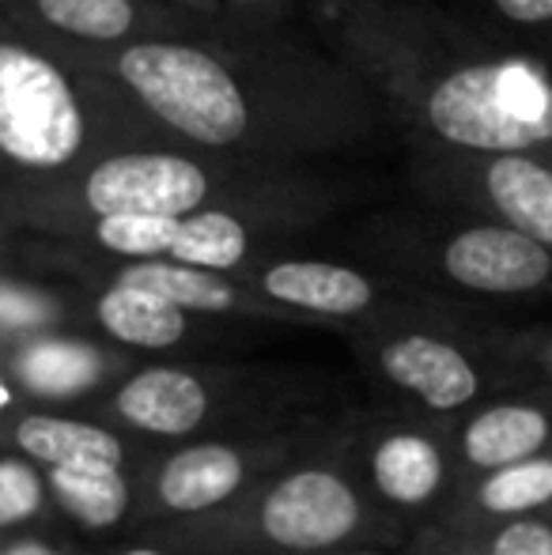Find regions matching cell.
Segmentation results:
<instances>
[{
	"label": "cell",
	"mask_w": 552,
	"mask_h": 555,
	"mask_svg": "<svg viewBox=\"0 0 552 555\" xmlns=\"http://www.w3.org/2000/svg\"><path fill=\"white\" fill-rule=\"evenodd\" d=\"M20 378L35 393H50V397L80 393L84 386H91L99 378V356L88 344H68V340L35 344L23 356Z\"/></svg>",
	"instance_id": "cell-20"
},
{
	"label": "cell",
	"mask_w": 552,
	"mask_h": 555,
	"mask_svg": "<svg viewBox=\"0 0 552 555\" xmlns=\"http://www.w3.org/2000/svg\"><path fill=\"white\" fill-rule=\"evenodd\" d=\"M126 555H163V552H155V548H133V552H126Z\"/></svg>",
	"instance_id": "cell-29"
},
{
	"label": "cell",
	"mask_w": 552,
	"mask_h": 555,
	"mask_svg": "<svg viewBox=\"0 0 552 555\" xmlns=\"http://www.w3.org/2000/svg\"><path fill=\"white\" fill-rule=\"evenodd\" d=\"M46 310L38 302L23 299V295H8L0 292V322H12V325H23V322H38Z\"/></svg>",
	"instance_id": "cell-26"
},
{
	"label": "cell",
	"mask_w": 552,
	"mask_h": 555,
	"mask_svg": "<svg viewBox=\"0 0 552 555\" xmlns=\"http://www.w3.org/2000/svg\"><path fill=\"white\" fill-rule=\"evenodd\" d=\"M50 488L57 503L73 514L80 526L106 529L121 521L129 506V483L121 480V468H103V473H68L53 468Z\"/></svg>",
	"instance_id": "cell-18"
},
{
	"label": "cell",
	"mask_w": 552,
	"mask_h": 555,
	"mask_svg": "<svg viewBox=\"0 0 552 555\" xmlns=\"http://www.w3.org/2000/svg\"><path fill=\"white\" fill-rule=\"evenodd\" d=\"M378 363H383L386 378L394 386L413 393L432 412H462L477 404L480 389H485L480 366L458 344L442 340V336H398L383 348Z\"/></svg>",
	"instance_id": "cell-8"
},
{
	"label": "cell",
	"mask_w": 552,
	"mask_h": 555,
	"mask_svg": "<svg viewBox=\"0 0 552 555\" xmlns=\"http://www.w3.org/2000/svg\"><path fill=\"white\" fill-rule=\"evenodd\" d=\"M118 412L140 431L175 439V435H190L208 416V393L193 374L178 366H152L121 386Z\"/></svg>",
	"instance_id": "cell-9"
},
{
	"label": "cell",
	"mask_w": 552,
	"mask_h": 555,
	"mask_svg": "<svg viewBox=\"0 0 552 555\" xmlns=\"http://www.w3.org/2000/svg\"><path fill=\"white\" fill-rule=\"evenodd\" d=\"M84 114L65 73L27 46H0V152L23 167H65Z\"/></svg>",
	"instance_id": "cell-3"
},
{
	"label": "cell",
	"mask_w": 552,
	"mask_h": 555,
	"mask_svg": "<svg viewBox=\"0 0 552 555\" xmlns=\"http://www.w3.org/2000/svg\"><path fill=\"white\" fill-rule=\"evenodd\" d=\"M266 295L287 302V307L314 310V314H360L371 307L375 292L371 280L352 269H341L330 261H284L261 276Z\"/></svg>",
	"instance_id": "cell-11"
},
{
	"label": "cell",
	"mask_w": 552,
	"mask_h": 555,
	"mask_svg": "<svg viewBox=\"0 0 552 555\" xmlns=\"http://www.w3.org/2000/svg\"><path fill=\"white\" fill-rule=\"evenodd\" d=\"M447 144L496 155H552V73L534 61H473L450 68L424 99Z\"/></svg>",
	"instance_id": "cell-1"
},
{
	"label": "cell",
	"mask_w": 552,
	"mask_h": 555,
	"mask_svg": "<svg viewBox=\"0 0 552 555\" xmlns=\"http://www.w3.org/2000/svg\"><path fill=\"white\" fill-rule=\"evenodd\" d=\"M15 442L27 450V457L46 461L50 468H68V473H103V468H121L126 450L111 431L95 424L61 416H27L15 427Z\"/></svg>",
	"instance_id": "cell-12"
},
{
	"label": "cell",
	"mask_w": 552,
	"mask_h": 555,
	"mask_svg": "<svg viewBox=\"0 0 552 555\" xmlns=\"http://www.w3.org/2000/svg\"><path fill=\"white\" fill-rule=\"evenodd\" d=\"M371 476L383 499L398 506H427L447 483V453L420 431H394L375 446Z\"/></svg>",
	"instance_id": "cell-13"
},
{
	"label": "cell",
	"mask_w": 552,
	"mask_h": 555,
	"mask_svg": "<svg viewBox=\"0 0 552 555\" xmlns=\"http://www.w3.org/2000/svg\"><path fill=\"white\" fill-rule=\"evenodd\" d=\"M118 73L147 111L197 144L223 147L246 132V99L213 53L178 42H144L121 53Z\"/></svg>",
	"instance_id": "cell-2"
},
{
	"label": "cell",
	"mask_w": 552,
	"mask_h": 555,
	"mask_svg": "<svg viewBox=\"0 0 552 555\" xmlns=\"http://www.w3.org/2000/svg\"><path fill=\"white\" fill-rule=\"evenodd\" d=\"M118 287L147 292L178 310H228L235 302L223 280L190 264H133L118 276Z\"/></svg>",
	"instance_id": "cell-17"
},
{
	"label": "cell",
	"mask_w": 552,
	"mask_h": 555,
	"mask_svg": "<svg viewBox=\"0 0 552 555\" xmlns=\"http://www.w3.org/2000/svg\"><path fill=\"white\" fill-rule=\"evenodd\" d=\"M0 404H4V389H0Z\"/></svg>",
	"instance_id": "cell-30"
},
{
	"label": "cell",
	"mask_w": 552,
	"mask_h": 555,
	"mask_svg": "<svg viewBox=\"0 0 552 555\" xmlns=\"http://www.w3.org/2000/svg\"><path fill=\"white\" fill-rule=\"evenodd\" d=\"M42 506V480L27 461L0 457V529L30 518Z\"/></svg>",
	"instance_id": "cell-23"
},
{
	"label": "cell",
	"mask_w": 552,
	"mask_h": 555,
	"mask_svg": "<svg viewBox=\"0 0 552 555\" xmlns=\"http://www.w3.org/2000/svg\"><path fill=\"white\" fill-rule=\"evenodd\" d=\"M38 12L50 27L91 42H114L133 27L129 0H38Z\"/></svg>",
	"instance_id": "cell-21"
},
{
	"label": "cell",
	"mask_w": 552,
	"mask_h": 555,
	"mask_svg": "<svg viewBox=\"0 0 552 555\" xmlns=\"http://www.w3.org/2000/svg\"><path fill=\"white\" fill-rule=\"evenodd\" d=\"M4 555H57V552L46 548V544H15V548L4 552Z\"/></svg>",
	"instance_id": "cell-27"
},
{
	"label": "cell",
	"mask_w": 552,
	"mask_h": 555,
	"mask_svg": "<svg viewBox=\"0 0 552 555\" xmlns=\"http://www.w3.org/2000/svg\"><path fill=\"white\" fill-rule=\"evenodd\" d=\"M480 555H552V518H515L485 533Z\"/></svg>",
	"instance_id": "cell-24"
},
{
	"label": "cell",
	"mask_w": 552,
	"mask_h": 555,
	"mask_svg": "<svg viewBox=\"0 0 552 555\" xmlns=\"http://www.w3.org/2000/svg\"><path fill=\"white\" fill-rule=\"evenodd\" d=\"M360 526V499L341 476L307 468L280 480L261 503V533L280 548L318 552L341 544Z\"/></svg>",
	"instance_id": "cell-5"
},
{
	"label": "cell",
	"mask_w": 552,
	"mask_h": 555,
	"mask_svg": "<svg viewBox=\"0 0 552 555\" xmlns=\"http://www.w3.org/2000/svg\"><path fill=\"white\" fill-rule=\"evenodd\" d=\"M88 205L106 216H159L182 220L208 197V178L182 155H114L88 175Z\"/></svg>",
	"instance_id": "cell-4"
},
{
	"label": "cell",
	"mask_w": 552,
	"mask_h": 555,
	"mask_svg": "<svg viewBox=\"0 0 552 555\" xmlns=\"http://www.w3.org/2000/svg\"><path fill=\"white\" fill-rule=\"evenodd\" d=\"M511 23H552V0H492Z\"/></svg>",
	"instance_id": "cell-25"
},
{
	"label": "cell",
	"mask_w": 552,
	"mask_h": 555,
	"mask_svg": "<svg viewBox=\"0 0 552 555\" xmlns=\"http://www.w3.org/2000/svg\"><path fill=\"white\" fill-rule=\"evenodd\" d=\"M470 499H473V511L492 521V526L549 514L552 511V453L477 476Z\"/></svg>",
	"instance_id": "cell-15"
},
{
	"label": "cell",
	"mask_w": 552,
	"mask_h": 555,
	"mask_svg": "<svg viewBox=\"0 0 552 555\" xmlns=\"http://www.w3.org/2000/svg\"><path fill=\"white\" fill-rule=\"evenodd\" d=\"M549 518H552V511H549Z\"/></svg>",
	"instance_id": "cell-31"
},
{
	"label": "cell",
	"mask_w": 552,
	"mask_h": 555,
	"mask_svg": "<svg viewBox=\"0 0 552 555\" xmlns=\"http://www.w3.org/2000/svg\"><path fill=\"white\" fill-rule=\"evenodd\" d=\"M170 254L178 257V264H190V269H235L246 257V227L228 212H197L178 223Z\"/></svg>",
	"instance_id": "cell-19"
},
{
	"label": "cell",
	"mask_w": 552,
	"mask_h": 555,
	"mask_svg": "<svg viewBox=\"0 0 552 555\" xmlns=\"http://www.w3.org/2000/svg\"><path fill=\"white\" fill-rule=\"evenodd\" d=\"M99 322L106 325L114 340L133 344V348H170L185 336L182 310L147 292L118 284L99 299Z\"/></svg>",
	"instance_id": "cell-16"
},
{
	"label": "cell",
	"mask_w": 552,
	"mask_h": 555,
	"mask_svg": "<svg viewBox=\"0 0 552 555\" xmlns=\"http://www.w3.org/2000/svg\"><path fill=\"white\" fill-rule=\"evenodd\" d=\"M485 193L503 227L552 249V163L530 155H496L485 167Z\"/></svg>",
	"instance_id": "cell-10"
},
{
	"label": "cell",
	"mask_w": 552,
	"mask_h": 555,
	"mask_svg": "<svg viewBox=\"0 0 552 555\" xmlns=\"http://www.w3.org/2000/svg\"><path fill=\"white\" fill-rule=\"evenodd\" d=\"M182 220H159V216H106L99 220V242L126 257L170 254Z\"/></svg>",
	"instance_id": "cell-22"
},
{
	"label": "cell",
	"mask_w": 552,
	"mask_h": 555,
	"mask_svg": "<svg viewBox=\"0 0 552 555\" xmlns=\"http://www.w3.org/2000/svg\"><path fill=\"white\" fill-rule=\"evenodd\" d=\"M541 371H545V378H549V389H552V348L541 356Z\"/></svg>",
	"instance_id": "cell-28"
},
{
	"label": "cell",
	"mask_w": 552,
	"mask_h": 555,
	"mask_svg": "<svg viewBox=\"0 0 552 555\" xmlns=\"http://www.w3.org/2000/svg\"><path fill=\"white\" fill-rule=\"evenodd\" d=\"M442 272L477 295H534L552 284V249L503 223L465 227L442 246Z\"/></svg>",
	"instance_id": "cell-6"
},
{
	"label": "cell",
	"mask_w": 552,
	"mask_h": 555,
	"mask_svg": "<svg viewBox=\"0 0 552 555\" xmlns=\"http://www.w3.org/2000/svg\"><path fill=\"white\" fill-rule=\"evenodd\" d=\"M243 483V457L228 446H193L163 465L159 499L178 514H197L231 499Z\"/></svg>",
	"instance_id": "cell-14"
},
{
	"label": "cell",
	"mask_w": 552,
	"mask_h": 555,
	"mask_svg": "<svg viewBox=\"0 0 552 555\" xmlns=\"http://www.w3.org/2000/svg\"><path fill=\"white\" fill-rule=\"evenodd\" d=\"M458 453L477 476L552 453V389L503 397L473 412L458 431Z\"/></svg>",
	"instance_id": "cell-7"
}]
</instances>
